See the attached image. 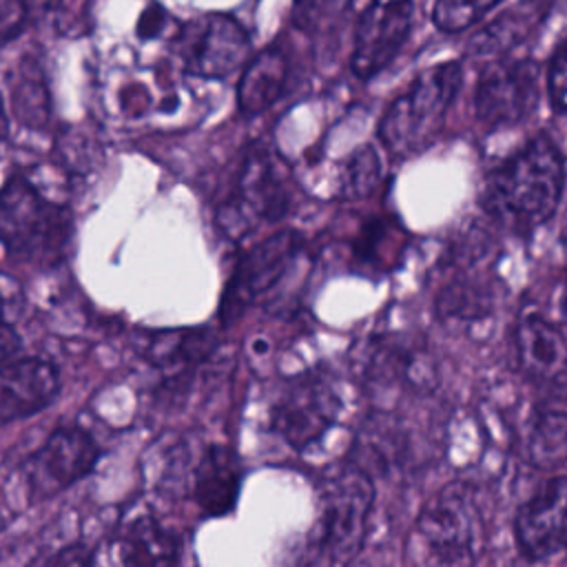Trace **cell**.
Masks as SVG:
<instances>
[{
    "instance_id": "obj_31",
    "label": "cell",
    "mask_w": 567,
    "mask_h": 567,
    "mask_svg": "<svg viewBox=\"0 0 567 567\" xmlns=\"http://www.w3.org/2000/svg\"><path fill=\"white\" fill-rule=\"evenodd\" d=\"M560 310H563V323H565V334H567V281H565V295H563Z\"/></svg>"
},
{
    "instance_id": "obj_2",
    "label": "cell",
    "mask_w": 567,
    "mask_h": 567,
    "mask_svg": "<svg viewBox=\"0 0 567 567\" xmlns=\"http://www.w3.org/2000/svg\"><path fill=\"white\" fill-rule=\"evenodd\" d=\"M463 82V64L447 60L421 71L410 86L385 109L377 137L396 159H410L430 148L443 131L450 106Z\"/></svg>"
},
{
    "instance_id": "obj_27",
    "label": "cell",
    "mask_w": 567,
    "mask_h": 567,
    "mask_svg": "<svg viewBox=\"0 0 567 567\" xmlns=\"http://www.w3.org/2000/svg\"><path fill=\"white\" fill-rule=\"evenodd\" d=\"M27 22L24 0H0V47L13 40Z\"/></svg>"
},
{
    "instance_id": "obj_9",
    "label": "cell",
    "mask_w": 567,
    "mask_h": 567,
    "mask_svg": "<svg viewBox=\"0 0 567 567\" xmlns=\"http://www.w3.org/2000/svg\"><path fill=\"white\" fill-rule=\"evenodd\" d=\"M301 244L303 241L295 230H279L241 252L219 303L224 326L237 321L259 297L270 292L284 279L297 259Z\"/></svg>"
},
{
    "instance_id": "obj_4",
    "label": "cell",
    "mask_w": 567,
    "mask_h": 567,
    "mask_svg": "<svg viewBox=\"0 0 567 567\" xmlns=\"http://www.w3.org/2000/svg\"><path fill=\"white\" fill-rule=\"evenodd\" d=\"M483 518L476 492L465 481L447 483L421 509L410 549L425 565H472L483 551Z\"/></svg>"
},
{
    "instance_id": "obj_12",
    "label": "cell",
    "mask_w": 567,
    "mask_h": 567,
    "mask_svg": "<svg viewBox=\"0 0 567 567\" xmlns=\"http://www.w3.org/2000/svg\"><path fill=\"white\" fill-rule=\"evenodd\" d=\"M414 0H370L354 27L350 69L359 80L379 75L410 35Z\"/></svg>"
},
{
    "instance_id": "obj_28",
    "label": "cell",
    "mask_w": 567,
    "mask_h": 567,
    "mask_svg": "<svg viewBox=\"0 0 567 567\" xmlns=\"http://www.w3.org/2000/svg\"><path fill=\"white\" fill-rule=\"evenodd\" d=\"M20 352H22V341L13 323H0V365L22 357Z\"/></svg>"
},
{
    "instance_id": "obj_26",
    "label": "cell",
    "mask_w": 567,
    "mask_h": 567,
    "mask_svg": "<svg viewBox=\"0 0 567 567\" xmlns=\"http://www.w3.org/2000/svg\"><path fill=\"white\" fill-rule=\"evenodd\" d=\"M27 310V292L22 284L0 270V323H16Z\"/></svg>"
},
{
    "instance_id": "obj_7",
    "label": "cell",
    "mask_w": 567,
    "mask_h": 567,
    "mask_svg": "<svg viewBox=\"0 0 567 567\" xmlns=\"http://www.w3.org/2000/svg\"><path fill=\"white\" fill-rule=\"evenodd\" d=\"M343 408L337 379L328 370H308L292 379L270 408V430L292 450L315 445Z\"/></svg>"
},
{
    "instance_id": "obj_11",
    "label": "cell",
    "mask_w": 567,
    "mask_h": 567,
    "mask_svg": "<svg viewBox=\"0 0 567 567\" xmlns=\"http://www.w3.org/2000/svg\"><path fill=\"white\" fill-rule=\"evenodd\" d=\"M177 51L190 75L219 80L246 64L250 38L233 16L206 13L182 29Z\"/></svg>"
},
{
    "instance_id": "obj_19",
    "label": "cell",
    "mask_w": 567,
    "mask_h": 567,
    "mask_svg": "<svg viewBox=\"0 0 567 567\" xmlns=\"http://www.w3.org/2000/svg\"><path fill=\"white\" fill-rule=\"evenodd\" d=\"M120 551V560L128 565H166L179 560L177 540L148 516L131 523V527L124 532Z\"/></svg>"
},
{
    "instance_id": "obj_18",
    "label": "cell",
    "mask_w": 567,
    "mask_h": 567,
    "mask_svg": "<svg viewBox=\"0 0 567 567\" xmlns=\"http://www.w3.org/2000/svg\"><path fill=\"white\" fill-rule=\"evenodd\" d=\"M529 458L540 470L567 463V405L549 403L536 412L529 430Z\"/></svg>"
},
{
    "instance_id": "obj_33",
    "label": "cell",
    "mask_w": 567,
    "mask_h": 567,
    "mask_svg": "<svg viewBox=\"0 0 567 567\" xmlns=\"http://www.w3.org/2000/svg\"><path fill=\"white\" fill-rule=\"evenodd\" d=\"M563 239L567 241V217H565V224H563Z\"/></svg>"
},
{
    "instance_id": "obj_32",
    "label": "cell",
    "mask_w": 567,
    "mask_h": 567,
    "mask_svg": "<svg viewBox=\"0 0 567 567\" xmlns=\"http://www.w3.org/2000/svg\"><path fill=\"white\" fill-rule=\"evenodd\" d=\"M60 2H62V0H40L42 9H47V11H53V9H55Z\"/></svg>"
},
{
    "instance_id": "obj_24",
    "label": "cell",
    "mask_w": 567,
    "mask_h": 567,
    "mask_svg": "<svg viewBox=\"0 0 567 567\" xmlns=\"http://www.w3.org/2000/svg\"><path fill=\"white\" fill-rule=\"evenodd\" d=\"M350 0H295L292 24L308 35H323L346 16Z\"/></svg>"
},
{
    "instance_id": "obj_1",
    "label": "cell",
    "mask_w": 567,
    "mask_h": 567,
    "mask_svg": "<svg viewBox=\"0 0 567 567\" xmlns=\"http://www.w3.org/2000/svg\"><path fill=\"white\" fill-rule=\"evenodd\" d=\"M565 179L567 166L556 142L545 133L534 135L489 173L483 208L501 226L529 233L554 217Z\"/></svg>"
},
{
    "instance_id": "obj_13",
    "label": "cell",
    "mask_w": 567,
    "mask_h": 567,
    "mask_svg": "<svg viewBox=\"0 0 567 567\" xmlns=\"http://www.w3.org/2000/svg\"><path fill=\"white\" fill-rule=\"evenodd\" d=\"M514 538L520 554L543 560L567 547V476L547 478L516 512Z\"/></svg>"
},
{
    "instance_id": "obj_10",
    "label": "cell",
    "mask_w": 567,
    "mask_h": 567,
    "mask_svg": "<svg viewBox=\"0 0 567 567\" xmlns=\"http://www.w3.org/2000/svg\"><path fill=\"white\" fill-rule=\"evenodd\" d=\"M100 458V445L80 425H60L24 458V485L33 501L51 498L91 474Z\"/></svg>"
},
{
    "instance_id": "obj_5",
    "label": "cell",
    "mask_w": 567,
    "mask_h": 567,
    "mask_svg": "<svg viewBox=\"0 0 567 567\" xmlns=\"http://www.w3.org/2000/svg\"><path fill=\"white\" fill-rule=\"evenodd\" d=\"M71 237L69 210L53 204L27 177L13 175L0 188V248L11 261H58Z\"/></svg>"
},
{
    "instance_id": "obj_23",
    "label": "cell",
    "mask_w": 567,
    "mask_h": 567,
    "mask_svg": "<svg viewBox=\"0 0 567 567\" xmlns=\"http://www.w3.org/2000/svg\"><path fill=\"white\" fill-rule=\"evenodd\" d=\"M503 0H434L432 22L443 33H461L481 22Z\"/></svg>"
},
{
    "instance_id": "obj_30",
    "label": "cell",
    "mask_w": 567,
    "mask_h": 567,
    "mask_svg": "<svg viewBox=\"0 0 567 567\" xmlns=\"http://www.w3.org/2000/svg\"><path fill=\"white\" fill-rule=\"evenodd\" d=\"M7 131H9V115H7V106H4L2 95H0V142H4Z\"/></svg>"
},
{
    "instance_id": "obj_16",
    "label": "cell",
    "mask_w": 567,
    "mask_h": 567,
    "mask_svg": "<svg viewBox=\"0 0 567 567\" xmlns=\"http://www.w3.org/2000/svg\"><path fill=\"white\" fill-rule=\"evenodd\" d=\"M241 487V461L228 445L213 443L204 450L195 474L193 496L202 514L226 516L233 512Z\"/></svg>"
},
{
    "instance_id": "obj_20",
    "label": "cell",
    "mask_w": 567,
    "mask_h": 567,
    "mask_svg": "<svg viewBox=\"0 0 567 567\" xmlns=\"http://www.w3.org/2000/svg\"><path fill=\"white\" fill-rule=\"evenodd\" d=\"M11 111L24 126H42L49 117V91L38 62L24 58L11 86Z\"/></svg>"
},
{
    "instance_id": "obj_6",
    "label": "cell",
    "mask_w": 567,
    "mask_h": 567,
    "mask_svg": "<svg viewBox=\"0 0 567 567\" xmlns=\"http://www.w3.org/2000/svg\"><path fill=\"white\" fill-rule=\"evenodd\" d=\"M374 505V483L359 463L341 467L319 492L310 551L317 563L346 565L365 543Z\"/></svg>"
},
{
    "instance_id": "obj_8",
    "label": "cell",
    "mask_w": 567,
    "mask_h": 567,
    "mask_svg": "<svg viewBox=\"0 0 567 567\" xmlns=\"http://www.w3.org/2000/svg\"><path fill=\"white\" fill-rule=\"evenodd\" d=\"M538 64L529 58L503 53L485 62L474 89L476 120L489 131L525 122L538 104Z\"/></svg>"
},
{
    "instance_id": "obj_3",
    "label": "cell",
    "mask_w": 567,
    "mask_h": 567,
    "mask_svg": "<svg viewBox=\"0 0 567 567\" xmlns=\"http://www.w3.org/2000/svg\"><path fill=\"white\" fill-rule=\"evenodd\" d=\"M292 177L277 151L255 144L246 151L226 195L217 206L224 237L239 241L279 221L292 208Z\"/></svg>"
},
{
    "instance_id": "obj_14",
    "label": "cell",
    "mask_w": 567,
    "mask_h": 567,
    "mask_svg": "<svg viewBox=\"0 0 567 567\" xmlns=\"http://www.w3.org/2000/svg\"><path fill=\"white\" fill-rule=\"evenodd\" d=\"M514 354L529 381L567 392V334L556 323L536 312L520 317L514 328Z\"/></svg>"
},
{
    "instance_id": "obj_17",
    "label": "cell",
    "mask_w": 567,
    "mask_h": 567,
    "mask_svg": "<svg viewBox=\"0 0 567 567\" xmlns=\"http://www.w3.org/2000/svg\"><path fill=\"white\" fill-rule=\"evenodd\" d=\"M288 80V58L286 53L270 44L261 49L252 60L246 62L239 84H237V106L244 115L264 113L272 106L286 89Z\"/></svg>"
},
{
    "instance_id": "obj_15",
    "label": "cell",
    "mask_w": 567,
    "mask_h": 567,
    "mask_svg": "<svg viewBox=\"0 0 567 567\" xmlns=\"http://www.w3.org/2000/svg\"><path fill=\"white\" fill-rule=\"evenodd\" d=\"M60 392L58 368L40 357L0 365V427L42 412Z\"/></svg>"
},
{
    "instance_id": "obj_29",
    "label": "cell",
    "mask_w": 567,
    "mask_h": 567,
    "mask_svg": "<svg viewBox=\"0 0 567 567\" xmlns=\"http://www.w3.org/2000/svg\"><path fill=\"white\" fill-rule=\"evenodd\" d=\"M91 560H93V558H91L89 549H84L82 545L66 547V549L58 551L55 556L47 558L49 565H66V563H71V565H84V563H91Z\"/></svg>"
},
{
    "instance_id": "obj_21",
    "label": "cell",
    "mask_w": 567,
    "mask_h": 567,
    "mask_svg": "<svg viewBox=\"0 0 567 567\" xmlns=\"http://www.w3.org/2000/svg\"><path fill=\"white\" fill-rule=\"evenodd\" d=\"M210 348L208 330H177L155 334L148 346V359L159 368H179L195 363Z\"/></svg>"
},
{
    "instance_id": "obj_22",
    "label": "cell",
    "mask_w": 567,
    "mask_h": 567,
    "mask_svg": "<svg viewBox=\"0 0 567 567\" xmlns=\"http://www.w3.org/2000/svg\"><path fill=\"white\" fill-rule=\"evenodd\" d=\"M381 182V159L372 144L359 146L343 164L339 195L343 199H363Z\"/></svg>"
},
{
    "instance_id": "obj_25",
    "label": "cell",
    "mask_w": 567,
    "mask_h": 567,
    "mask_svg": "<svg viewBox=\"0 0 567 567\" xmlns=\"http://www.w3.org/2000/svg\"><path fill=\"white\" fill-rule=\"evenodd\" d=\"M547 95L556 113L567 115V38L554 49L547 66Z\"/></svg>"
}]
</instances>
